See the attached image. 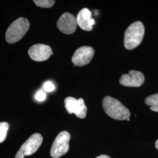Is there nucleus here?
<instances>
[{
    "label": "nucleus",
    "mask_w": 158,
    "mask_h": 158,
    "mask_svg": "<svg viewBox=\"0 0 158 158\" xmlns=\"http://www.w3.org/2000/svg\"><path fill=\"white\" fill-rule=\"evenodd\" d=\"M147 105L150 106V109L155 112H158V93L148 96L145 100Z\"/></svg>",
    "instance_id": "obj_12"
},
{
    "label": "nucleus",
    "mask_w": 158,
    "mask_h": 158,
    "mask_svg": "<svg viewBox=\"0 0 158 158\" xmlns=\"http://www.w3.org/2000/svg\"><path fill=\"white\" fill-rule=\"evenodd\" d=\"M87 107L85 105L84 100L83 98L78 99V106L75 113L76 115L80 118H85L87 114Z\"/></svg>",
    "instance_id": "obj_13"
},
{
    "label": "nucleus",
    "mask_w": 158,
    "mask_h": 158,
    "mask_svg": "<svg viewBox=\"0 0 158 158\" xmlns=\"http://www.w3.org/2000/svg\"><path fill=\"white\" fill-rule=\"evenodd\" d=\"M42 141L43 138L42 135L38 133H35L23 143L19 151L23 153L24 156L31 155L38 151Z\"/></svg>",
    "instance_id": "obj_8"
},
{
    "label": "nucleus",
    "mask_w": 158,
    "mask_h": 158,
    "mask_svg": "<svg viewBox=\"0 0 158 158\" xmlns=\"http://www.w3.org/2000/svg\"><path fill=\"white\" fill-rule=\"evenodd\" d=\"M57 27L65 34H73L77 28L76 18L69 12H64L60 17L57 22Z\"/></svg>",
    "instance_id": "obj_6"
},
{
    "label": "nucleus",
    "mask_w": 158,
    "mask_h": 158,
    "mask_svg": "<svg viewBox=\"0 0 158 158\" xmlns=\"http://www.w3.org/2000/svg\"><path fill=\"white\" fill-rule=\"evenodd\" d=\"M111 158L110 156H108L107 155H100V156H97V158Z\"/></svg>",
    "instance_id": "obj_19"
},
{
    "label": "nucleus",
    "mask_w": 158,
    "mask_h": 158,
    "mask_svg": "<svg viewBox=\"0 0 158 158\" xmlns=\"http://www.w3.org/2000/svg\"><path fill=\"white\" fill-rule=\"evenodd\" d=\"M9 129V124L6 122L0 123V143L6 140L7 132Z\"/></svg>",
    "instance_id": "obj_14"
},
{
    "label": "nucleus",
    "mask_w": 158,
    "mask_h": 158,
    "mask_svg": "<svg viewBox=\"0 0 158 158\" xmlns=\"http://www.w3.org/2000/svg\"><path fill=\"white\" fill-rule=\"evenodd\" d=\"M94 50L90 46H81L78 48L72 58V62L77 66H83L90 62L94 56Z\"/></svg>",
    "instance_id": "obj_5"
},
{
    "label": "nucleus",
    "mask_w": 158,
    "mask_h": 158,
    "mask_svg": "<svg viewBox=\"0 0 158 158\" xmlns=\"http://www.w3.org/2000/svg\"><path fill=\"white\" fill-rule=\"evenodd\" d=\"M155 147H156V148L158 149V139L156 141V142H155Z\"/></svg>",
    "instance_id": "obj_20"
},
{
    "label": "nucleus",
    "mask_w": 158,
    "mask_h": 158,
    "mask_svg": "<svg viewBox=\"0 0 158 158\" xmlns=\"http://www.w3.org/2000/svg\"><path fill=\"white\" fill-rule=\"evenodd\" d=\"M65 108L69 114H75L78 106V100L72 97H68L64 100Z\"/></svg>",
    "instance_id": "obj_11"
},
{
    "label": "nucleus",
    "mask_w": 158,
    "mask_h": 158,
    "mask_svg": "<svg viewBox=\"0 0 158 158\" xmlns=\"http://www.w3.org/2000/svg\"><path fill=\"white\" fill-rule=\"evenodd\" d=\"M28 54L33 60L42 62L48 60L53 54V52L49 46L44 44H36L29 48Z\"/></svg>",
    "instance_id": "obj_7"
},
{
    "label": "nucleus",
    "mask_w": 158,
    "mask_h": 158,
    "mask_svg": "<svg viewBox=\"0 0 158 158\" xmlns=\"http://www.w3.org/2000/svg\"><path fill=\"white\" fill-rule=\"evenodd\" d=\"M34 2L39 7L51 8L54 6L55 1L52 0H34Z\"/></svg>",
    "instance_id": "obj_15"
},
{
    "label": "nucleus",
    "mask_w": 158,
    "mask_h": 158,
    "mask_svg": "<svg viewBox=\"0 0 158 158\" xmlns=\"http://www.w3.org/2000/svg\"><path fill=\"white\" fill-rule=\"evenodd\" d=\"M24 155L23 153L19 151H18L16 155H15V158H24Z\"/></svg>",
    "instance_id": "obj_18"
},
{
    "label": "nucleus",
    "mask_w": 158,
    "mask_h": 158,
    "mask_svg": "<svg viewBox=\"0 0 158 158\" xmlns=\"http://www.w3.org/2000/svg\"><path fill=\"white\" fill-rule=\"evenodd\" d=\"M55 87L51 81H46L44 85V89L47 92H51L55 90Z\"/></svg>",
    "instance_id": "obj_17"
},
{
    "label": "nucleus",
    "mask_w": 158,
    "mask_h": 158,
    "mask_svg": "<svg viewBox=\"0 0 158 158\" xmlns=\"http://www.w3.org/2000/svg\"><path fill=\"white\" fill-rule=\"evenodd\" d=\"M145 33V28L140 21L132 23L125 30L124 45L128 50L135 49L141 43Z\"/></svg>",
    "instance_id": "obj_2"
},
{
    "label": "nucleus",
    "mask_w": 158,
    "mask_h": 158,
    "mask_svg": "<svg viewBox=\"0 0 158 158\" xmlns=\"http://www.w3.org/2000/svg\"><path fill=\"white\" fill-rule=\"evenodd\" d=\"M30 23L28 20L21 17L14 21L7 29L6 34V42L9 44H14L20 40L28 32Z\"/></svg>",
    "instance_id": "obj_3"
},
{
    "label": "nucleus",
    "mask_w": 158,
    "mask_h": 158,
    "mask_svg": "<svg viewBox=\"0 0 158 158\" xmlns=\"http://www.w3.org/2000/svg\"><path fill=\"white\" fill-rule=\"evenodd\" d=\"M70 135L68 131L60 132L55 138L51 147L50 154L53 158H59L68 152Z\"/></svg>",
    "instance_id": "obj_4"
},
{
    "label": "nucleus",
    "mask_w": 158,
    "mask_h": 158,
    "mask_svg": "<svg viewBox=\"0 0 158 158\" xmlns=\"http://www.w3.org/2000/svg\"><path fill=\"white\" fill-rule=\"evenodd\" d=\"M46 94L42 90H40L35 95V98L38 102H43L46 99Z\"/></svg>",
    "instance_id": "obj_16"
},
{
    "label": "nucleus",
    "mask_w": 158,
    "mask_h": 158,
    "mask_svg": "<svg viewBox=\"0 0 158 158\" xmlns=\"http://www.w3.org/2000/svg\"><path fill=\"white\" fill-rule=\"evenodd\" d=\"M77 24L84 31H91L95 21L92 18V14L88 8H83L79 11L76 17Z\"/></svg>",
    "instance_id": "obj_10"
},
{
    "label": "nucleus",
    "mask_w": 158,
    "mask_h": 158,
    "mask_svg": "<svg viewBox=\"0 0 158 158\" xmlns=\"http://www.w3.org/2000/svg\"><path fill=\"white\" fill-rule=\"evenodd\" d=\"M145 81L144 75L136 70H130L129 74H124L119 79V83L126 87H139Z\"/></svg>",
    "instance_id": "obj_9"
},
{
    "label": "nucleus",
    "mask_w": 158,
    "mask_h": 158,
    "mask_svg": "<svg viewBox=\"0 0 158 158\" xmlns=\"http://www.w3.org/2000/svg\"><path fill=\"white\" fill-rule=\"evenodd\" d=\"M102 107L111 118L123 121L130 118V110L118 100L110 96H106L102 100Z\"/></svg>",
    "instance_id": "obj_1"
}]
</instances>
